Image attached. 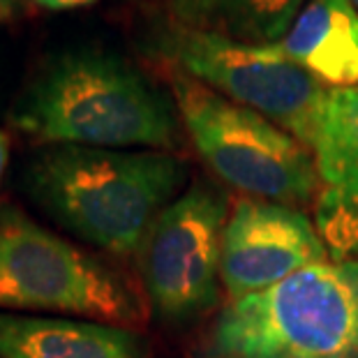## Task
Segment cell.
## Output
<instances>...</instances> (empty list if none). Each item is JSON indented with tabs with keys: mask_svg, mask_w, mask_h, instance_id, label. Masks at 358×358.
I'll return each instance as SVG.
<instances>
[{
	"mask_svg": "<svg viewBox=\"0 0 358 358\" xmlns=\"http://www.w3.org/2000/svg\"><path fill=\"white\" fill-rule=\"evenodd\" d=\"M12 125L44 146L166 150L178 143L171 102L127 60L100 49L47 60L21 93Z\"/></svg>",
	"mask_w": 358,
	"mask_h": 358,
	"instance_id": "obj_1",
	"label": "cell"
},
{
	"mask_svg": "<svg viewBox=\"0 0 358 358\" xmlns=\"http://www.w3.org/2000/svg\"><path fill=\"white\" fill-rule=\"evenodd\" d=\"M182 182L185 164L159 150L47 146L26 166L30 199L74 236L120 257L139 252Z\"/></svg>",
	"mask_w": 358,
	"mask_h": 358,
	"instance_id": "obj_2",
	"label": "cell"
},
{
	"mask_svg": "<svg viewBox=\"0 0 358 358\" xmlns=\"http://www.w3.org/2000/svg\"><path fill=\"white\" fill-rule=\"evenodd\" d=\"M210 349L220 358H358V259H326L234 299Z\"/></svg>",
	"mask_w": 358,
	"mask_h": 358,
	"instance_id": "obj_3",
	"label": "cell"
},
{
	"mask_svg": "<svg viewBox=\"0 0 358 358\" xmlns=\"http://www.w3.org/2000/svg\"><path fill=\"white\" fill-rule=\"evenodd\" d=\"M171 90L196 153L227 185L287 206L317 196L315 157L294 134L178 70L171 74Z\"/></svg>",
	"mask_w": 358,
	"mask_h": 358,
	"instance_id": "obj_4",
	"label": "cell"
},
{
	"mask_svg": "<svg viewBox=\"0 0 358 358\" xmlns=\"http://www.w3.org/2000/svg\"><path fill=\"white\" fill-rule=\"evenodd\" d=\"M0 312H51L129 324L141 308L127 282L12 206L0 208Z\"/></svg>",
	"mask_w": 358,
	"mask_h": 358,
	"instance_id": "obj_5",
	"label": "cell"
},
{
	"mask_svg": "<svg viewBox=\"0 0 358 358\" xmlns=\"http://www.w3.org/2000/svg\"><path fill=\"white\" fill-rule=\"evenodd\" d=\"M155 49L173 70L262 113L310 148L329 88L296 65L280 44L243 42L173 24L155 35Z\"/></svg>",
	"mask_w": 358,
	"mask_h": 358,
	"instance_id": "obj_6",
	"label": "cell"
},
{
	"mask_svg": "<svg viewBox=\"0 0 358 358\" xmlns=\"http://www.w3.org/2000/svg\"><path fill=\"white\" fill-rule=\"evenodd\" d=\"M227 201L196 182L159 213L139 252V273L150 308L169 324L203 315L222 285Z\"/></svg>",
	"mask_w": 358,
	"mask_h": 358,
	"instance_id": "obj_7",
	"label": "cell"
},
{
	"mask_svg": "<svg viewBox=\"0 0 358 358\" xmlns=\"http://www.w3.org/2000/svg\"><path fill=\"white\" fill-rule=\"evenodd\" d=\"M331 259L315 222L294 206L245 196L222 236V287L234 299L264 292L312 264Z\"/></svg>",
	"mask_w": 358,
	"mask_h": 358,
	"instance_id": "obj_8",
	"label": "cell"
},
{
	"mask_svg": "<svg viewBox=\"0 0 358 358\" xmlns=\"http://www.w3.org/2000/svg\"><path fill=\"white\" fill-rule=\"evenodd\" d=\"M3 358H143L139 335L74 317L0 312Z\"/></svg>",
	"mask_w": 358,
	"mask_h": 358,
	"instance_id": "obj_9",
	"label": "cell"
},
{
	"mask_svg": "<svg viewBox=\"0 0 358 358\" xmlns=\"http://www.w3.org/2000/svg\"><path fill=\"white\" fill-rule=\"evenodd\" d=\"M278 44L326 88H358V12L349 0H310Z\"/></svg>",
	"mask_w": 358,
	"mask_h": 358,
	"instance_id": "obj_10",
	"label": "cell"
},
{
	"mask_svg": "<svg viewBox=\"0 0 358 358\" xmlns=\"http://www.w3.org/2000/svg\"><path fill=\"white\" fill-rule=\"evenodd\" d=\"M319 182L358 208V88H329L310 139Z\"/></svg>",
	"mask_w": 358,
	"mask_h": 358,
	"instance_id": "obj_11",
	"label": "cell"
},
{
	"mask_svg": "<svg viewBox=\"0 0 358 358\" xmlns=\"http://www.w3.org/2000/svg\"><path fill=\"white\" fill-rule=\"evenodd\" d=\"M303 0H171L178 24L255 44H278Z\"/></svg>",
	"mask_w": 358,
	"mask_h": 358,
	"instance_id": "obj_12",
	"label": "cell"
},
{
	"mask_svg": "<svg viewBox=\"0 0 358 358\" xmlns=\"http://www.w3.org/2000/svg\"><path fill=\"white\" fill-rule=\"evenodd\" d=\"M315 227L331 259H358V208L338 194L319 189Z\"/></svg>",
	"mask_w": 358,
	"mask_h": 358,
	"instance_id": "obj_13",
	"label": "cell"
},
{
	"mask_svg": "<svg viewBox=\"0 0 358 358\" xmlns=\"http://www.w3.org/2000/svg\"><path fill=\"white\" fill-rule=\"evenodd\" d=\"M33 3L51 12H65V10H77V7H86L90 3H95V0H33Z\"/></svg>",
	"mask_w": 358,
	"mask_h": 358,
	"instance_id": "obj_14",
	"label": "cell"
},
{
	"mask_svg": "<svg viewBox=\"0 0 358 358\" xmlns=\"http://www.w3.org/2000/svg\"><path fill=\"white\" fill-rule=\"evenodd\" d=\"M7 155H10V136H7L3 129H0V178H3L5 164H7Z\"/></svg>",
	"mask_w": 358,
	"mask_h": 358,
	"instance_id": "obj_15",
	"label": "cell"
},
{
	"mask_svg": "<svg viewBox=\"0 0 358 358\" xmlns=\"http://www.w3.org/2000/svg\"><path fill=\"white\" fill-rule=\"evenodd\" d=\"M17 12V0H0V24L10 21Z\"/></svg>",
	"mask_w": 358,
	"mask_h": 358,
	"instance_id": "obj_16",
	"label": "cell"
},
{
	"mask_svg": "<svg viewBox=\"0 0 358 358\" xmlns=\"http://www.w3.org/2000/svg\"><path fill=\"white\" fill-rule=\"evenodd\" d=\"M349 3H352V5L356 7V12H358V0H349Z\"/></svg>",
	"mask_w": 358,
	"mask_h": 358,
	"instance_id": "obj_17",
	"label": "cell"
},
{
	"mask_svg": "<svg viewBox=\"0 0 358 358\" xmlns=\"http://www.w3.org/2000/svg\"><path fill=\"white\" fill-rule=\"evenodd\" d=\"M0 358H3V356H0Z\"/></svg>",
	"mask_w": 358,
	"mask_h": 358,
	"instance_id": "obj_18",
	"label": "cell"
}]
</instances>
